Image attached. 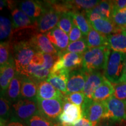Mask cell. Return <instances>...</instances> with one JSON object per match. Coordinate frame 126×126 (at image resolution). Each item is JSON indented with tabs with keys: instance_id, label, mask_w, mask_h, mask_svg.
Listing matches in <instances>:
<instances>
[{
	"instance_id": "cell-39",
	"label": "cell",
	"mask_w": 126,
	"mask_h": 126,
	"mask_svg": "<svg viewBox=\"0 0 126 126\" xmlns=\"http://www.w3.org/2000/svg\"><path fill=\"white\" fill-rule=\"evenodd\" d=\"M114 92L113 96L120 100H126V83L113 85Z\"/></svg>"
},
{
	"instance_id": "cell-46",
	"label": "cell",
	"mask_w": 126,
	"mask_h": 126,
	"mask_svg": "<svg viewBox=\"0 0 126 126\" xmlns=\"http://www.w3.org/2000/svg\"><path fill=\"white\" fill-rule=\"evenodd\" d=\"M7 2H8V1L1 0V6H0V7H1V9H3L4 7H5L6 5L7 4Z\"/></svg>"
},
{
	"instance_id": "cell-18",
	"label": "cell",
	"mask_w": 126,
	"mask_h": 126,
	"mask_svg": "<svg viewBox=\"0 0 126 126\" xmlns=\"http://www.w3.org/2000/svg\"><path fill=\"white\" fill-rule=\"evenodd\" d=\"M37 97L42 99H63L64 94L46 80L40 81L37 86Z\"/></svg>"
},
{
	"instance_id": "cell-34",
	"label": "cell",
	"mask_w": 126,
	"mask_h": 126,
	"mask_svg": "<svg viewBox=\"0 0 126 126\" xmlns=\"http://www.w3.org/2000/svg\"><path fill=\"white\" fill-rule=\"evenodd\" d=\"M12 105L4 96H1L0 99V116L1 122H7L11 116Z\"/></svg>"
},
{
	"instance_id": "cell-11",
	"label": "cell",
	"mask_w": 126,
	"mask_h": 126,
	"mask_svg": "<svg viewBox=\"0 0 126 126\" xmlns=\"http://www.w3.org/2000/svg\"><path fill=\"white\" fill-rule=\"evenodd\" d=\"M88 75V73L82 69L71 71L67 82V93L65 94L83 91Z\"/></svg>"
},
{
	"instance_id": "cell-13",
	"label": "cell",
	"mask_w": 126,
	"mask_h": 126,
	"mask_svg": "<svg viewBox=\"0 0 126 126\" xmlns=\"http://www.w3.org/2000/svg\"><path fill=\"white\" fill-rule=\"evenodd\" d=\"M46 35L60 54H61L66 51L70 42L69 36L65 32L59 27H56L47 32Z\"/></svg>"
},
{
	"instance_id": "cell-21",
	"label": "cell",
	"mask_w": 126,
	"mask_h": 126,
	"mask_svg": "<svg viewBox=\"0 0 126 126\" xmlns=\"http://www.w3.org/2000/svg\"><path fill=\"white\" fill-rule=\"evenodd\" d=\"M89 22L93 29L106 36L123 31L117 28L111 19H98Z\"/></svg>"
},
{
	"instance_id": "cell-36",
	"label": "cell",
	"mask_w": 126,
	"mask_h": 126,
	"mask_svg": "<svg viewBox=\"0 0 126 126\" xmlns=\"http://www.w3.org/2000/svg\"><path fill=\"white\" fill-rule=\"evenodd\" d=\"M28 126H54L51 120L46 119L40 113H37L26 122Z\"/></svg>"
},
{
	"instance_id": "cell-37",
	"label": "cell",
	"mask_w": 126,
	"mask_h": 126,
	"mask_svg": "<svg viewBox=\"0 0 126 126\" xmlns=\"http://www.w3.org/2000/svg\"><path fill=\"white\" fill-rule=\"evenodd\" d=\"M85 99V96L82 92L72 93L64 95V102H70L79 106L82 105Z\"/></svg>"
},
{
	"instance_id": "cell-9",
	"label": "cell",
	"mask_w": 126,
	"mask_h": 126,
	"mask_svg": "<svg viewBox=\"0 0 126 126\" xmlns=\"http://www.w3.org/2000/svg\"><path fill=\"white\" fill-rule=\"evenodd\" d=\"M63 13L51 7L45 11L37 20V26L40 33L48 32L56 27Z\"/></svg>"
},
{
	"instance_id": "cell-28",
	"label": "cell",
	"mask_w": 126,
	"mask_h": 126,
	"mask_svg": "<svg viewBox=\"0 0 126 126\" xmlns=\"http://www.w3.org/2000/svg\"><path fill=\"white\" fill-rule=\"evenodd\" d=\"M71 13L73 18L74 24L78 26L83 36H88L89 32L92 29L88 20L83 14L78 11H72Z\"/></svg>"
},
{
	"instance_id": "cell-30",
	"label": "cell",
	"mask_w": 126,
	"mask_h": 126,
	"mask_svg": "<svg viewBox=\"0 0 126 126\" xmlns=\"http://www.w3.org/2000/svg\"><path fill=\"white\" fill-rule=\"evenodd\" d=\"M111 20L117 28L124 31L126 28V7L113 10Z\"/></svg>"
},
{
	"instance_id": "cell-31",
	"label": "cell",
	"mask_w": 126,
	"mask_h": 126,
	"mask_svg": "<svg viewBox=\"0 0 126 126\" xmlns=\"http://www.w3.org/2000/svg\"><path fill=\"white\" fill-rule=\"evenodd\" d=\"M88 49L87 42L84 38H82L76 42L70 43L65 52L83 54Z\"/></svg>"
},
{
	"instance_id": "cell-5",
	"label": "cell",
	"mask_w": 126,
	"mask_h": 126,
	"mask_svg": "<svg viewBox=\"0 0 126 126\" xmlns=\"http://www.w3.org/2000/svg\"><path fill=\"white\" fill-rule=\"evenodd\" d=\"M102 102L105 108L104 120L116 122L126 120V100H120L112 96Z\"/></svg>"
},
{
	"instance_id": "cell-47",
	"label": "cell",
	"mask_w": 126,
	"mask_h": 126,
	"mask_svg": "<svg viewBox=\"0 0 126 126\" xmlns=\"http://www.w3.org/2000/svg\"><path fill=\"white\" fill-rule=\"evenodd\" d=\"M54 126H61V124H54Z\"/></svg>"
},
{
	"instance_id": "cell-23",
	"label": "cell",
	"mask_w": 126,
	"mask_h": 126,
	"mask_svg": "<svg viewBox=\"0 0 126 126\" xmlns=\"http://www.w3.org/2000/svg\"><path fill=\"white\" fill-rule=\"evenodd\" d=\"M12 25L15 29L32 28L35 21L32 19L19 8H15L11 12ZM37 22V21H36Z\"/></svg>"
},
{
	"instance_id": "cell-14",
	"label": "cell",
	"mask_w": 126,
	"mask_h": 126,
	"mask_svg": "<svg viewBox=\"0 0 126 126\" xmlns=\"http://www.w3.org/2000/svg\"><path fill=\"white\" fill-rule=\"evenodd\" d=\"M29 43L37 51L42 52L45 54H60L45 34H35L32 36Z\"/></svg>"
},
{
	"instance_id": "cell-25",
	"label": "cell",
	"mask_w": 126,
	"mask_h": 126,
	"mask_svg": "<svg viewBox=\"0 0 126 126\" xmlns=\"http://www.w3.org/2000/svg\"><path fill=\"white\" fill-rule=\"evenodd\" d=\"M114 92V85L106 79L94 91L92 99L96 102H103L113 96Z\"/></svg>"
},
{
	"instance_id": "cell-20",
	"label": "cell",
	"mask_w": 126,
	"mask_h": 126,
	"mask_svg": "<svg viewBox=\"0 0 126 126\" xmlns=\"http://www.w3.org/2000/svg\"><path fill=\"white\" fill-rule=\"evenodd\" d=\"M37 86L38 83H36L33 79L21 75V98L37 101Z\"/></svg>"
},
{
	"instance_id": "cell-17",
	"label": "cell",
	"mask_w": 126,
	"mask_h": 126,
	"mask_svg": "<svg viewBox=\"0 0 126 126\" xmlns=\"http://www.w3.org/2000/svg\"><path fill=\"white\" fill-rule=\"evenodd\" d=\"M19 8L34 21H37L45 11L42 3L32 0H26L20 2Z\"/></svg>"
},
{
	"instance_id": "cell-1",
	"label": "cell",
	"mask_w": 126,
	"mask_h": 126,
	"mask_svg": "<svg viewBox=\"0 0 126 126\" xmlns=\"http://www.w3.org/2000/svg\"><path fill=\"white\" fill-rule=\"evenodd\" d=\"M111 53L108 46L89 48L83 54L82 70L87 73L105 70Z\"/></svg>"
},
{
	"instance_id": "cell-15",
	"label": "cell",
	"mask_w": 126,
	"mask_h": 126,
	"mask_svg": "<svg viewBox=\"0 0 126 126\" xmlns=\"http://www.w3.org/2000/svg\"><path fill=\"white\" fill-rule=\"evenodd\" d=\"M0 86L1 96H4L9 84L16 75V68L13 59L7 65L1 67L0 68Z\"/></svg>"
},
{
	"instance_id": "cell-33",
	"label": "cell",
	"mask_w": 126,
	"mask_h": 126,
	"mask_svg": "<svg viewBox=\"0 0 126 126\" xmlns=\"http://www.w3.org/2000/svg\"><path fill=\"white\" fill-rule=\"evenodd\" d=\"M73 25V18L71 12H69L67 13H63L61 15L58 23L57 27H59L67 34H69Z\"/></svg>"
},
{
	"instance_id": "cell-38",
	"label": "cell",
	"mask_w": 126,
	"mask_h": 126,
	"mask_svg": "<svg viewBox=\"0 0 126 126\" xmlns=\"http://www.w3.org/2000/svg\"><path fill=\"white\" fill-rule=\"evenodd\" d=\"M60 54H50L43 53V66L46 69L51 70L56 63L60 57Z\"/></svg>"
},
{
	"instance_id": "cell-40",
	"label": "cell",
	"mask_w": 126,
	"mask_h": 126,
	"mask_svg": "<svg viewBox=\"0 0 126 126\" xmlns=\"http://www.w3.org/2000/svg\"><path fill=\"white\" fill-rule=\"evenodd\" d=\"M82 36L83 34L79 28L74 24L70 33H69V39H70V43L80 40L82 39Z\"/></svg>"
},
{
	"instance_id": "cell-48",
	"label": "cell",
	"mask_w": 126,
	"mask_h": 126,
	"mask_svg": "<svg viewBox=\"0 0 126 126\" xmlns=\"http://www.w3.org/2000/svg\"><path fill=\"white\" fill-rule=\"evenodd\" d=\"M124 31H126V29H125V30H124Z\"/></svg>"
},
{
	"instance_id": "cell-35",
	"label": "cell",
	"mask_w": 126,
	"mask_h": 126,
	"mask_svg": "<svg viewBox=\"0 0 126 126\" xmlns=\"http://www.w3.org/2000/svg\"><path fill=\"white\" fill-rule=\"evenodd\" d=\"M12 32V23L6 17H0V39L4 40L10 36Z\"/></svg>"
},
{
	"instance_id": "cell-8",
	"label": "cell",
	"mask_w": 126,
	"mask_h": 126,
	"mask_svg": "<svg viewBox=\"0 0 126 126\" xmlns=\"http://www.w3.org/2000/svg\"><path fill=\"white\" fill-rule=\"evenodd\" d=\"M82 62L83 54L64 52L61 54L59 60L50 70V74H54L60 70L71 72L82 65Z\"/></svg>"
},
{
	"instance_id": "cell-44",
	"label": "cell",
	"mask_w": 126,
	"mask_h": 126,
	"mask_svg": "<svg viewBox=\"0 0 126 126\" xmlns=\"http://www.w3.org/2000/svg\"><path fill=\"white\" fill-rule=\"evenodd\" d=\"M97 126H113L112 124L110 122H109L108 120H106V121L105 122H102V123L98 124V125Z\"/></svg>"
},
{
	"instance_id": "cell-24",
	"label": "cell",
	"mask_w": 126,
	"mask_h": 126,
	"mask_svg": "<svg viewBox=\"0 0 126 126\" xmlns=\"http://www.w3.org/2000/svg\"><path fill=\"white\" fill-rule=\"evenodd\" d=\"M50 74V70L42 65L30 64L20 75H25L36 81H42L48 78Z\"/></svg>"
},
{
	"instance_id": "cell-7",
	"label": "cell",
	"mask_w": 126,
	"mask_h": 126,
	"mask_svg": "<svg viewBox=\"0 0 126 126\" xmlns=\"http://www.w3.org/2000/svg\"><path fill=\"white\" fill-rule=\"evenodd\" d=\"M64 103L63 99H42L37 97L39 113L49 120L59 118L63 111Z\"/></svg>"
},
{
	"instance_id": "cell-29",
	"label": "cell",
	"mask_w": 126,
	"mask_h": 126,
	"mask_svg": "<svg viewBox=\"0 0 126 126\" xmlns=\"http://www.w3.org/2000/svg\"><path fill=\"white\" fill-rule=\"evenodd\" d=\"M100 1L96 0H76V1H68L67 3L72 12L77 11L78 9L84 10L85 11L91 10L95 7L100 2Z\"/></svg>"
},
{
	"instance_id": "cell-45",
	"label": "cell",
	"mask_w": 126,
	"mask_h": 126,
	"mask_svg": "<svg viewBox=\"0 0 126 126\" xmlns=\"http://www.w3.org/2000/svg\"><path fill=\"white\" fill-rule=\"evenodd\" d=\"M121 83H126V67H125V70H124V73L123 78L122 79V81H121Z\"/></svg>"
},
{
	"instance_id": "cell-19",
	"label": "cell",
	"mask_w": 126,
	"mask_h": 126,
	"mask_svg": "<svg viewBox=\"0 0 126 126\" xmlns=\"http://www.w3.org/2000/svg\"><path fill=\"white\" fill-rule=\"evenodd\" d=\"M70 72L67 70H60L50 74L46 81L64 95L67 93V82Z\"/></svg>"
},
{
	"instance_id": "cell-26",
	"label": "cell",
	"mask_w": 126,
	"mask_h": 126,
	"mask_svg": "<svg viewBox=\"0 0 126 126\" xmlns=\"http://www.w3.org/2000/svg\"><path fill=\"white\" fill-rule=\"evenodd\" d=\"M20 91H21V75L16 74L12 79L8 88L7 92L5 95V98L10 102V103H15V102L20 100Z\"/></svg>"
},
{
	"instance_id": "cell-27",
	"label": "cell",
	"mask_w": 126,
	"mask_h": 126,
	"mask_svg": "<svg viewBox=\"0 0 126 126\" xmlns=\"http://www.w3.org/2000/svg\"><path fill=\"white\" fill-rule=\"evenodd\" d=\"M86 42L89 48L108 46L107 36L100 33L93 29H91L88 33Z\"/></svg>"
},
{
	"instance_id": "cell-43",
	"label": "cell",
	"mask_w": 126,
	"mask_h": 126,
	"mask_svg": "<svg viewBox=\"0 0 126 126\" xmlns=\"http://www.w3.org/2000/svg\"><path fill=\"white\" fill-rule=\"evenodd\" d=\"M73 126H94L92 123L85 117L81 118Z\"/></svg>"
},
{
	"instance_id": "cell-12",
	"label": "cell",
	"mask_w": 126,
	"mask_h": 126,
	"mask_svg": "<svg viewBox=\"0 0 126 126\" xmlns=\"http://www.w3.org/2000/svg\"><path fill=\"white\" fill-rule=\"evenodd\" d=\"M113 11L112 1H100L98 4L91 10L85 11L89 22L98 19H111Z\"/></svg>"
},
{
	"instance_id": "cell-41",
	"label": "cell",
	"mask_w": 126,
	"mask_h": 126,
	"mask_svg": "<svg viewBox=\"0 0 126 126\" xmlns=\"http://www.w3.org/2000/svg\"><path fill=\"white\" fill-rule=\"evenodd\" d=\"M113 10H118L126 7V0L112 1Z\"/></svg>"
},
{
	"instance_id": "cell-22",
	"label": "cell",
	"mask_w": 126,
	"mask_h": 126,
	"mask_svg": "<svg viewBox=\"0 0 126 126\" xmlns=\"http://www.w3.org/2000/svg\"><path fill=\"white\" fill-rule=\"evenodd\" d=\"M108 47L112 51L126 53V31L107 36Z\"/></svg>"
},
{
	"instance_id": "cell-2",
	"label": "cell",
	"mask_w": 126,
	"mask_h": 126,
	"mask_svg": "<svg viewBox=\"0 0 126 126\" xmlns=\"http://www.w3.org/2000/svg\"><path fill=\"white\" fill-rule=\"evenodd\" d=\"M126 64V53L111 51L109 57L104 76L112 84L121 83Z\"/></svg>"
},
{
	"instance_id": "cell-6",
	"label": "cell",
	"mask_w": 126,
	"mask_h": 126,
	"mask_svg": "<svg viewBox=\"0 0 126 126\" xmlns=\"http://www.w3.org/2000/svg\"><path fill=\"white\" fill-rule=\"evenodd\" d=\"M82 110L83 117L89 120L94 126H97L102 120L105 119V108L102 102H96L85 97Z\"/></svg>"
},
{
	"instance_id": "cell-32",
	"label": "cell",
	"mask_w": 126,
	"mask_h": 126,
	"mask_svg": "<svg viewBox=\"0 0 126 126\" xmlns=\"http://www.w3.org/2000/svg\"><path fill=\"white\" fill-rule=\"evenodd\" d=\"M10 44L7 42H1L0 45V65L1 67L7 65L14 59L11 55Z\"/></svg>"
},
{
	"instance_id": "cell-16",
	"label": "cell",
	"mask_w": 126,
	"mask_h": 126,
	"mask_svg": "<svg viewBox=\"0 0 126 126\" xmlns=\"http://www.w3.org/2000/svg\"><path fill=\"white\" fill-rule=\"evenodd\" d=\"M106 79L101 72H99L98 71L88 73L87 79L83 91L85 97L92 99L94 91Z\"/></svg>"
},
{
	"instance_id": "cell-3",
	"label": "cell",
	"mask_w": 126,
	"mask_h": 126,
	"mask_svg": "<svg viewBox=\"0 0 126 126\" xmlns=\"http://www.w3.org/2000/svg\"><path fill=\"white\" fill-rule=\"evenodd\" d=\"M13 51L16 74L21 75L31 64L37 51L29 42L21 41L14 46Z\"/></svg>"
},
{
	"instance_id": "cell-4",
	"label": "cell",
	"mask_w": 126,
	"mask_h": 126,
	"mask_svg": "<svg viewBox=\"0 0 126 126\" xmlns=\"http://www.w3.org/2000/svg\"><path fill=\"white\" fill-rule=\"evenodd\" d=\"M39 113L37 101L29 99H20L12 104L11 120L25 123L29 119Z\"/></svg>"
},
{
	"instance_id": "cell-42",
	"label": "cell",
	"mask_w": 126,
	"mask_h": 126,
	"mask_svg": "<svg viewBox=\"0 0 126 126\" xmlns=\"http://www.w3.org/2000/svg\"><path fill=\"white\" fill-rule=\"evenodd\" d=\"M1 126H28L25 124L24 123H22L18 121L11 120L9 122H1Z\"/></svg>"
},
{
	"instance_id": "cell-10",
	"label": "cell",
	"mask_w": 126,
	"mask_h": 126,
	"mask_svg": "<svg viewBox=\"0 0 126 126\" xmlns=\"http://www.w3.org/2000/svg\"><path fill=\"white\" fill-rule=\"evenodd\" d=\"M82 117L81 106L68 102H64L63 111L59 117L61 126H73Z\"/></svg>"
}]
</instances>
